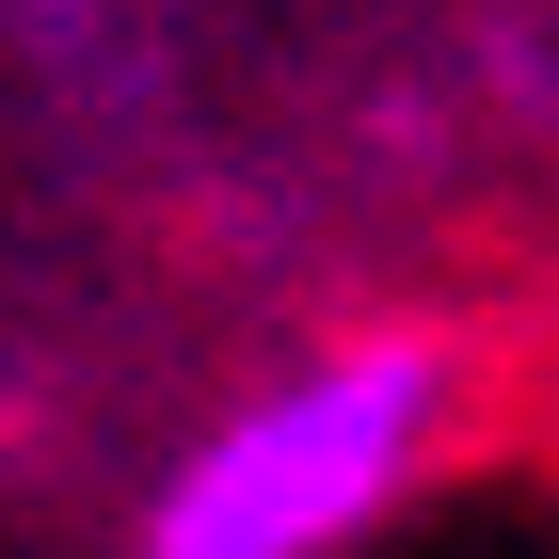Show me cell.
Instances as JSON below:
<instances>
[{
    "label": "cell",
    "instance_id": "obj_1",
    "mask_svg": "<svg viewBox=\"0 0 559 559\" xmlns=\"http://www.w3.org/2000/svg\"><path fill=\"white\" fill-rule=\"evenodd\" d=\"M431 416H448V352L431 336H368L320 352L304 384L240 400V416L160 479L144 512V559H336L352 527L416 479Z\"/></svg>",
    "mask_w": 559,
    "mask_h": 559
}]
</instances>
